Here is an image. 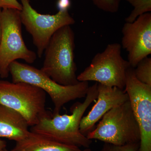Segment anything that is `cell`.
I'll return each mask as SVG.
<instances>
[{
  "label": "cell",
  "instance_id": "6da1fadb",
  "mask_svg": "<svg viewBox=\"0 0 151 151\" xmlns=\"http://www.w3.org/2000/svg\"><path fill=\"white\" fill-rule=\"evenodd\" d=\"M97 84L89 86L85 100L74 104L71 114L50 113L32 127L30 131L65 145L89 148L92 141L80 132V124L86 109L97 99Z\"/></svg>",
  "mask_w": 151,
  "mask_h": 151
},
{
  "label": "cell",
  "instance_id": "7a4b0ae2",
  "mask_svg": "<svg viewBox=\"0 0 151 151\" xmlns=\"http://www.w3.org/2000/svg\"><path fill=\"white\" fill-rule=\"evenodd\" d=\"M75 35L70 26L59 29L52 35L45 50L40 70L61 85L70 86L79 82L74 61Z\"/></svg>",
  "mask_w": 151,
  "mask_h": 151
},
{
  "label": "cell",
  "instance_id": "3957f363",
  "mask_svg": "<svg viewBox=\"0 0 151 151\" xmlns=\"http://www.w3.org/2000/svg\"><path fill=\"white\" fill-rule=\"evenodd\" d=\"M9 73L14 83L22 82L32 84L48 94L54 105L53 114L60 113L66 103L86 97L89 86L88 81H79L70 86L61 85L40 69L17 60L10 65Z\"/></svg>",
  "mask_w": 151,
  "mask_h": 151
},
{
  "label": "cell",
  "instance_id": "277c9868",
  "mask_svg": "<svg viewBox=\"0 0 151 151\" xmlns=\"http://www.w3.org/2000/svg\"><path fill=\"white\" fill-rule=\"evenodd\" d=\"M86 137L116 146L139 143V128L129 100L108 111Z\"/></svg>",
  "mask_w": 151,
  "mask_h": 151
},
{
  "label": "cell",
  "instance_id": "5b68a950",
  "mask_svg": "<svg viewBox=\"0 0 151 151\" xmlns=\"http://www.w3.org/2000/svg\"><path fill=\"white\" fill-rule=\"evenodd\" d=\"M20 11L15 9H0L1 38L0 43V77L8 78L11 63L22 59L33 63L37 54L26 45L22 34Z\"/></svg>",
  "mask_w": 151,
  "mask_h": 151
},
{
  "label": "cell",
  "instance_id": "8992f818",
  "mask_svg": "<svg viewBox=\"0 0 151 151\" xmlns=\"http://www.w3.org/2000/svg\"><path fill=\"white\" fill-rule=\"evenodd\" d=\"M46 100V93L39 87L25 82L0 80V104L18 112L29 127L50 114L45 108Z\"/></svg>",
  "mask_w": 151,
  "mask_h": 151
},
{
  "label": "cell",
  "instance_id": "52a82bcc",
  "mask_svg": "<svg viewBox=\"0 0 151 151\" xmlns=\"http://www.w3.org/2000/svg\"><path fill=\"white\" fill-rule=\"evenodd\" d=\"M119 43L108 44L102 52L94 55L90 65L77 76L79 81H94L109 86L125 89L126 74L131 67L122 55Z\"/></svg>",
  "mask_w": 151,
  "mask_h": 151
},
{
  "label": "cell",
  "instance_id": "ba28073f",
  "mask_svg": "<svg viewBox=\"0 0 151 151\" xmlns=\"http://www.w3.org/2000/svg\"><path fill=\"white\" fill-rule=\"evenodd\" d=\"M20 1L22 6L20 11L22 24L32 36L37 56L41 58L55 33L63 27L74 24L75 20L68 11H58L53 15L42 14L33 8L29 0Z\"/></svg>",
  "mask_w": 151,
  "mask_h": 151
},
{
  "label": "cell",
  "instance_id": "9c48e42d",
  "mask_svg": "<svg viewBox=\"0 0 151 151\" xmlns=\"http://www.w3.org/2000/svg\"><path fill=\"white\" fill-rule=\"evenodd\" d=\"M124 89L139 128L138 151H151V86L139 81L135 77L134 68L130 67L126 74Z\"/></svg>",
  "mask_w": 151,
  "mask_h": 151
},
{
  "label": "cell",
  "instance_id": "30bf717a",
  "mask_svg": "<svg viewBox=\"0 0 151 151\" xmlns=\"http://www.w3.org/2000/svg\"><path fill=\"white\" fill-rule=\"evenodd\" d=\"M121 46L128 52V61L134 68L151 54V13L142 15L133 22H126L122 29Z\"/></svg>",
  "mask_w": 151,
  "mask_h": 151
},
{
  "label": "cell",
  "instance_id": "8fae6325",
  "mask_svg": "<svg viewBox=\"0 0 151 151\" xmlns=\"http://www.w3.org/2000/svg\"><path fill=\"white\" fill-rule=\"evenodd\" d=\"M97 91V102L88 114L82 117L80 123V132L85 136L93 129L95 124L105 113L129 100L125 89L115 86H107L98 83Z\"/></svg>",
  "mask_w": 151,
  "mask_h": 151
},
{
  "label": "cell",
  "instance_id": "7c38bea8",
  "mask_svg": "<svg viewBox=\"0 0 151 151\" xmlns=\"http://www.w3.org/2000/svg\"><path fill=\"white\" fill-rule=\"evenodd\" d=\"M29 127L26 119L18 112L0 104V138L21 141L29 134Z\"/></svg>",
  "mask_w": 151,
  "mask_h": 151
},
{
  "label": "cell",
  "instance_id": "4fadbf2b",
  "mask_svg": "<svg viewBox=\"0 0 151 151\" xmlns=\"http://www.w3.org/2000/svg\"><path fill=\"white\" fill-rule=\"evenodd\" d=\"M11 151H82L76 146L55 142L42 135L30 132L23 139L16 142Z\"/></svg>",
  "mask_w": 151,
  "mask_h": 151
},
{
  "label": "cell",
  "instance_id": "5bb4252c",
  "mask_svg": "<svg viewBox=\"0 0 151 151\" xmlns=\"http://www.w3.org/2000/svg\"><path fill=\"white\" fill-rule=\"evenodd\" d=\"M132 6L133 10L126 18V22H133L138 17L151 12V0H125Z\"/></svg>",
  "mask_w": 151,
  "mask_h": 151
},
{
  "label": "cell",
  "instance_id": "9a60e30c",
  "mask_svg": "<svg viewBox=\"0 0 151 151\" xmlns=\"http://www.w3.org/2000/svg\"><path fill=\"white\" fill-rule=\"evenodd\" d=\"M136 78L142 83L151 86V58L147 57L141 60L134 68Z\"/></svg>",
  "mask_w": 151,
  "mask_h": 151
},
{
  "label": "cell",
  "instance_id": "2e32d148",
  "mask_svg": "<svg viewBox=\"0 0 151 151\" xmlns=\"http://www.w3.org/2000/svg\"><path fill=\"white\" fill-rule=\"evenodd\" d=\"M94 5L101 10L111 13L119 11L122 0H91Z\"/></svg>",
  "mask_w": 151,
  "mask_h": 151
},
{
  "label": "cell",
  "instance_id": "e0dca14e",
  "mask_svg": "<svg viewBox=\"0 0 151 151\" xmlns=\"http://www.w3.org/2000/svg\"><path fill=\"white\" fill-rule=\"evenodd\" d=\"M139 143L129 144L123 146H116L105 143L100 151H138Z\"/></svg>",
  "mask_w": 151,
  "mask_h": 151
},
{
  "label": "cell",
  "instance_id": "ac0fdd59",
  "mask_svg": "<svg viewBox=\"0 0 151 151\" xmlns=\"http://www.w3.org/2000/svg\"><path fill=\"white\" fill-rule=\"evenodd\" d=\"M0 9H15L21 11L22 6L17 0H0Z\"/></svg>",
  "mask_w": 151,
  "mask_h": 151
},
{
  "label": "cell",
  "instance_id": "d6986e66",
  "mask_svg": "<svg viewBox=\"0 0 151 151\" xmlns=\"http://www.w3.org/2000/svg\"><path fill=\"white\" fill-rule=\"evenodd\" d=\"M70 6V0H58L57 2V7L58 11H68Z\"/></svg>",
  "mask_w": 151,
  "mask_h": 151
},
{
  "label": "cell",
  "instance_id": "ffe728a7",
  "mask_svg": "<svg viewBox=\"0 0 151 151\" xmlns=\"http://www.w3.org/2000/svg\"><path fill=\"white\" fill-rule=\"evenodd\" d=\"M6 142L0 138V151H6Z\"/></svg>",
  "mask_w": 151,
  "mask_h": 151
},
{
  "label": "cell",
  "instance_id": "44dd1931",
  "mask_svg": "<svg viewBox=\"0 0 151 151\" xmlns=\"http://www.w3.org/2000/svg\"><path fill=\"white\" fill-rule=\"evenodd\" d=\"M82 151H92V150H91L89 148H85L84 150H82Z\"/></svg>",
  "mask_w": 151,
  "mask_h": 151
},
{
  "label": "cell",
  "instance_id": "7402d4cb",
  "mask_svg": "<svg viewBox=\"0 0 151 151\" xmlns=\"http://www.w3.org/2000/svg\"><path fill=\"white\" fill-rule=\"evenodd\" d=\"M1 29L0 26V43H1Z\"/></svg>",
  "mask_w": 151,
  "mask_h": 151
},
{
  "label": "cell",
  "instance_id": "603a6c76",
  "mask_svg": "<svg viewBox=\"0 0 151 151\" xmlns=\"http://www.w3.org/2000/svg\"><path fill=\"white\" fill-rule=\"evenodd\" d=\"M6 151H9V150H7L6 149Z\"/></svg>",
  "mask_w": 151,
  "mask_h": 151
}]
</instances>
